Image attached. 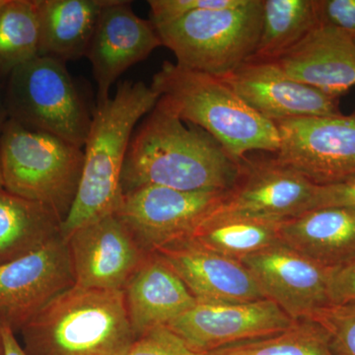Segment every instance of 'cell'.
Masks as SVG:
<instances>
[{
    "label": "cell",
    "instance_id": "obj_8",
    "mask_svg": "<svg viewBox=\"0 0 355 355\" xmlns=\"http://www.w3.org/2000/svg\"><path fill=\"white\" fill-rule=\"evenodd\" d=\"M228 191H184L144 187L125 191L114 214L146 251L190 238Z\"/></svg>",
    "mask_w": 355,
    "mask_h": 355
},
{
    "label": "cell",
    "instance_id": "obj_22",
    "mask_svg": "<svg viewBox=\"0 0 355 355\" xmlns=\"http://www.w3.org/2000/svg\"><path fill=\"white\" fill-rule=\"evenodd\" d=\"M62 222L41 203L0 190V266L62 235Z\"/></svg>",
    "mask_w": 355,
    "mask_h": 355
},
{
    "label": "cell",
    "instance_id": "obj_34",
    "mask_svg": "<svg viewBox=\"0 0 355 355\" xmlns=\"http://www.w3.org/2000/svg\"><path fill=\"white\" fill-rule=\"evenodd\" d=\"M6 79L0 74V133L6 125V121H8L6 105Z\"/></svg>",
    "mask_w": 355,
    "mask_h": 355
},
{
    "label": "cell",
    "instance_id": "obj_6",
    "mask_svg": "<svg viewBox=\"0 0 355 355\" xmlns=\"http://www.w3.org/2000/svg\"><path fill=\"white\" fill-rule=\"evenodd\" d=\"M263 0L187 14L157 26L163 46L184 69L228 76L253 55L263 24Z\"/></svg>",
    "mask_w": 355,
    "mask_h": 355
},
{
    "label": "cell",
    "instance_id": "obj_9",
    "mask_svg": "<svg viewBox=\"0 0 355 355\" xmlns=\"http://www.w3.org/2000/svg\"><path fill=\"white\" fill-rule=\"evenodd\" d=\"M275 159L315 184L355 176V116H310L275 123Z\"/></svg>",
    "mask_w": 355,
    "mask_h": 355
},
{
    "label": "cell",
    "instance_id": "obj_1",
    "mask_svg": "<svg viewBox=\"0 0 355 355\" xmlns=\"http://www.w3.org/2000/svg\"><path fill=\"white\" fill-rule=\"evenodd\" d=\"M241 171L211 135L159 102L133 132L121 173V193L162 187L228 191Z\"/></svg>",
    "mask_w": 355,
    "mask_h": 355
},
{
    "label": "cell",
    "instance_id": "obj_5",
    "mask_svg": "<svg viewBox=\"0 0 355 355\" xmlns=\"http://www.w3.org/2000/svg\"><path fill=\"white\" fill-rule=\"evenodd\" d=\"M0 165L4 190L65 220L83 176V148L8 119L0 133Z\"/></svg>",
    "mask_w": 355,
    "mask_h": 355
},
{
    "label": "cell",
    "instance_id": "obj_30",
    "mask_svg": "<svg viewBox=\"0 0 355 355\" xmlns=\"http://www.w3.org/2000/svg\"><path fill=\"white\" fill-rule=\"evenodd\" d=\"M327 207L355 210V176L336 183L317 184L309 210Z\"/></svg>",
    "mask_w": 355,
    "mask_h": 355
},
{
    "label": "cell",
    "instance_id": "obj_7",
    "mask_svg": "<svg viewBox=\"0 0 355 355\" xmlns=\"http://www.w3.org/2000/svg\"><path fill=\"white\" fill-rule=\"evenodd\" d=\"M6 105L9 120L85 146L92 118L64 62L38 57L14 69Z\"/></svg>",
    "mask_w": 355,
    "mask_h": 355
},
{
    "label": "cell",
    "instance_id": "obj_28",
    "mask_svg": "<svg viewBox=\"0 0 355 355\" xmlns=\"http://www.w3.org/2000/svg\"><path fill=\"white\" fill-rule=\"evenodd\" d=\"M125 355H200L171 329L158 326L135 338Z\"/></svg>",
    "mask_w": 355,
    "mask_h": 355
},
{
    "label": "cell",
    "instance_id": "obj_35",
    "mask_svg": "<svg viewBox=\"0 0 355 355\" xmlns=\"http://www.w3.org/2000/svg\"><path fill=\"white\" fill-rule=\"evenodd\" d=\"M6 350H4V340L3 335H2L1 324H0V355H4Z\"/></svg>",
    "mask_w": 355,
    "mask_h": 355
},
{
    "label": "cell",
    "instance_id": "obj_26",
    "mask_svg": "<svg viewBox=\"0 0 355 355\" xmlns=\"http://www.w3.org/2000/svg\"><path fill=\"white\" fill-rule=\"evenodd\" d=\"M203 355L335 354L324 331L310 320H300L282 333L236 343Z\"/></svg>",
    "mask_w": 355,
    "mask_h": 355
},
{
    "label": "cell",
    "instance_id": "obj_33",
    "mask_svg": "<svg viewBox=\"0 0 355 355\" xmlns=\"http://www.w3.org/2000/svg\"><path fill=\"white\" fill-rule=\"evenodd\" d=\"M1 328L2 335H3L4 350H6L4 355H29L23 349L22 345L16 338L15 333L9 327L1 324Z\"/></svg>",
    "mask_w": 355,
    "mask_h": 355
},
{
    "label": "cell",
    "instance_id": "obj_2",
    "mask_svg": "<svg viewBox=\"0 0 355 355\" xmlns=\"http://www.w3.org/2000/svg\"><path fill=\"white\" fill-rule=\"evenodd\" d=\"M158 101L159 94L151 86L127 80L119 84L113 97L98 103L84 146L78 193L62 224L64 239L118 209L123 196L121 173L135 125Z\"/></svg>",
    "mask_w": 355,
    "mask_h": 355
},
{
    "label": "cell",
    "instance_id": "obj_16",
    "mask_svg": "<svg viewBox=\"0 0 355 355\" xmlns=\"http://www.w3.org/2000/svg\"><path fill=\"white\" fill-rule=\"evenodd\" d=\"M161 46L155 24L137 16L132 1L110 0L100 15L85 55L97 83L98 103L111 97L110 91L121 74Z\"/></svg>",
    "mask_w": 355,
    "mask_h": 355
},
{
    "label": "cell",
    "instance_id": "obj_13",
    "mask_svg": "<svg viewBox=\"0 0 355 355\" xmlns=\"http://www.w3.org/2000/svg\"><path fill=\"white\" fill-rule=\"evenodd\" d=\"M316 186L275 157H247L234 186L212 214L288 220L309 210Z\"/></svg>",
    "mask_w": 355,
    "mask_h": 355
},
{
    "label": "cell",
    "instance_id": "obj_18",
    "mask_svg": "<svg viewBox=\"0 0 355 355\" xmlns=\"http://www.w3.org/2000/svg\"><path fill=\"white\" fill-rule=\"evenodd\" d=\"M275 62L294 80L334 97L355 86L354 36L333 26H317Z\"/></svg>",
    "mask_w": 355,
    "mask_h": 355
},
{
    "label": "cell",
    "instance_id": "obj_21",
    "mask_svg": "<svg viewBox=\"0 0 355 355\" xmlns=\"http://www.w3.org/2000/svg\"><path fill=\"white\" fill-rule=\"evenodd\" d=\"M110 0H37L39 57L67 64L84 58Z\"/></svg>",
    "mask_w": 355,
    "mask_h": 355
},
{
    "label": "cell",
    "instance_id": "obj_3",
    "mask_svg": "<svg viewBox=\"0 0 355 355\" xmlns=\"http://www.w3.org/2000/svg\"><path fill=\"white\" fill-rule=\"evenodd\" d=\"M150 86L159 102L211 135L239 164L254 151H279L275 123L248 106L218 77L164 62Z\"/></svg>",
    "mask_w": 355,
    "mask_h": 355
},
{
    "label": "cell",
    "instance_id": "obj_36",
    "mask_svg": "<svg viewBox=\"0 0 355 355\" xmlns=\"http://www.w3.org/2000/svg\"><path fill=\"white\" fill-rule=\"evenodd\" d=\"M3 189V180H2L1 165H0V190Z\"/></svg>",
    "mask_w": 355,
    "mask_h": 355
},
{
    "label": "cell",
    "instance_id": "obj_17",
    "mask_svg": "<svg viewBox=\"0 0 355 355\" xmlns=\"http://www.w3.org/2000/svg\"><path fill=\"white\" fill-rule=\"evenodd\" d=\"M154 252L171 266L197 302L244 303L266 299L241 261L190 240L172 243Z\"/></svg>",
    "mask_w": 355,
    "mask_h": 355
},
{
    "label": "cell",
    "instance_id": "obj_25",
    "mask_svg": "<svg viewBox=\"0 0 355 355\" xmlns=\"http://www.w3.org/2000/svg\"><path fill=\"white\" fill-rule=\"evenodd\" d=\"M40 20L37 0H4L0 6V74L39 57Z\"/></svg>",
    "mask_w": 355,
    "mask_h": 355
},
{
    "label": "cell",
    "instance_id": "obj_32",
    "mask_svg": "<svg viewBox=\"0 0 355 355\" xmlns=\"http://www.w3.org/2000/svg\"><path fill=\"white\" fill-rule=\"evenodd\" d=\"M330 304L355 302V259L330 270Z\"/></svg>",
    "mask_w": 355,
    "mask_h": 355
},
{
    "label": "cell",
    "instance_id": "obj_10",
    "mask_svg": "<svg viewBox=\"0 0 355 355\" xmlns=\"http://www.w3.org/2000/svg\"><path fill=\"white\" fill-rule=\"evenodd\" d=\"M74 286L69 247L60 235L36 251L0 266V324L19 333Z\"/></svg>",
    "mask_w": 355,
    "mask_h": 355
},
{
    "label": "cell",
    "instance_id": "obj_29",
    "mask_svg": "<svg viewBox=\"0 0 355 355\" xmlns=\"http://www.w3.org/2000/svg\"><path fill=\"white\" fill-rule=\"evenodd\" d=\"M243 0H150V20L156 27L168 24L196 11L228 8Z\"/></svg>",
    "mask_w": 355,
    "mask_h": 355
},
{
    "label": "cell",
    "instance_id": "obj_15",
    "mask_svg": "<svg viewBox=\"0 0 355 355\" xmlns=\"http://www.w3.org/2000/svg\"><path fill=\"white\" fill-rule=\"evenodd\" d=\"M220 79L248 106L272 123L343 114L340 98L294 80L275 62L249 60Z\"/></svg>",
    "mask_w": 355,
    "mask_h": 355
},
{
    "label": "cell",
    "instance_id": "obj_38",
    "mask_svg": "<svg viewBox=\"0 0 355 355\" xmlns=\"http://www.w3.org/2000/svg\"><path fill=\"white\" fill-rule=\"evenodd\" d=\"M352 36H354V41H355V34L352 35Z\"/></svg>",
    "mask_w": 355,
    "mask_h": 355
},
{
    "label": "cell",
    "instance_id": "obj_11",
    "mask_svg": "<svg viewBox=\"0 0 355 355\" xmlns=\"http://www.w3.org/2000/svg\"><path fill=\"white\" fill-rule=\"evenodd\" d=\"M295 322L273 301L261 299L244 303L197 302L167 327L191 349L203 355L282 333Z\"/></svg>",
    "mask_w": 355,
    "mask_h": 355
},
{
    "label": "cell",
    "instance_id": "obj_23",
    "mask_svg": "<svg viewBox=\"0 0 355 355\" xmlns=\"http://www.w3.org/2000/svg\"><path fill=\"white\" fill-rule=\"evenodd\" d=\"M282 222L211 214L187 240L210 251L242 261L282 242Z\"/></svg>",
    "mask_w": 355,
    "mask_h": 355
},
{
    "label": "cell",
    "instance_id": "obj_19",
    "mask_svg": "<svg viewBox=\"0 0 355 355\" xmlns=\"http://www.w3.org/2000/svg\"><path fill=\"white\" fill-rule=\"evenodd\" d=\"M123 299L135 338L167 326L197 303L179 275L151 252L123 287Z\"/></svg>",
    "mask_w": 355,
    "mask_h": 355
},
{
    "label": "cell",
    "instance_id": "obj_12",
    "mask_svg": "<svg viewBox=\"0 0 355 355\" xmlns=\"http://www.w3.org/2000/svg\"><path fill=\"white\" fill-rule=\"evenodd\" d=\"M65 241L81 288L123 291L149 254L116 214L81 226Z\"/></svg>",
    "mask_w": 355,
    "mask_h": 355
},
{
    "label": "cell",
    "instance_id": "obj_4",
    "mask_svg": "<svg viewBox=\"0 0 355 355\" xmlns=\"http://www.w3.org/2000/svg\"><path fill=\"white\" fill-rule=\"evenodd\" d=\"M19 333L29 355H125L135 340L123 291L76 286Z\"/></svg>",
    "mask_w": 355,
    "mask_h": 355
},
{
    "label": "cell",
    "instance_id": "obj_27",
    "mask_svg": "<svg viewBox=\"0 0 355 355\" xmlns=\"http://www.w3.org/2000/svg\"><path fill=\"white\" fill-rule=\"evenodd\" d=\"M307 320L324 331L334 354L355 355V302L324 306Z\"/></svg>",
    "mask_w": 355,
    "mask_h": 355
},
{
    "label": "cell",
    "instance_id": "obj_31",
    "mask_svg": "<svg viewBox=\"0 0 355 355\" xmlns=\"http://www.w3.org/2000/svg\"><path fill=\"white\" fill-rule=\"evenodd\" d=\"M320 24L355 34V0H317Z\"/></svg>",
    "mask_w": 355,
    "mask_h": 355
},
{
    "label": "cell",
    "instance_id": "obj_24",
    "mask_svg": "<svg viewBox=\"0 0 355 355\" xmlns=\"http://www.w3.org/2000/svg\"><path fill=\"white\" fill-rule=\"evenodd\" d=\"M319 25L317 0H263L260 38L249 60L275 62Z\"/></svg>",
    "mask_w": 355,
    "mask_h": 355
},
{
    "label": "cell",
    "instance_id": "obj_14",
    "mask_svg": "<svg viewBox=\"0 0 355 355\" xmlns=\"http://www.w3.org/2000/svg\"><path fill=\"white\" fill-rule=\"evenodd\" d=\"M241 261L265 297L294 321L307 320L315 311L330 304L331 270L309 260L286 243L273 245Z\"/></svg>",
    "mask_w": 355,
    "mask_h": 355
},
{
    "label": "cell",
    "instance_id": "obj_37",
    "mask_svg": "<svg viewBox=\"0 0 355 355\" xmlns=\"http://www.w3.org/2000/svg\"><path fill=\"white\" fill-rule=\"evenodd\" d=\"M4 0H0V6H2V3H3Z\"/></svg>",
    "mask_w": 355,
    "mask_h": 355
},
{
    "label": "cell",
    "instance_id": "obj_20",
    "mask_svg": "<svg viewBox=\"0 0 355 355\" xmlns=\"http://www.w3.org/2000/svg\"><path fill=\"white\" fill-rule=\"evenodd\" d=\"M280 235L287 246L333 270L355 259V210H309L282 222Z\"/></svg>",
    "mask_w": 355,
    "mask_h": 355
}]
</instances>
